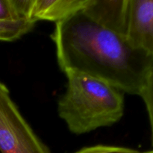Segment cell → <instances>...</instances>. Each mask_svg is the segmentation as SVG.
Wrapping results in <instances>:
<instances>
[{"label":"cell","instance_id":"cell-7","mask_svg":"<svg viewBox=\"0 0 153 153\" xmlns=\"http://www.w3.org/2000/svg\"><path fill=\"white\" fill-rule=\"evenodd\" d=\"M36 22L30 19L0 21V42H13L32 31Z\"/></svg>","mask_w":153,"mask_h":153},{"label":"cell","instance_id":"cell-5","mask_svg":"<svg viewBox=\"0 0 153 153\" xmlns=\"http://www.w3.org/2000/svg\"><path fill=\"white\" fill-rule=\"evenodd\" d=\"M22 19L61 22L84 10L88 0H16Z\"/></svg>","mask_w":153,"mask_h":153},{"label":"cell","instance_id":"cell-3","mask_svg":"<svg viewBox=\"0 0 153 153\" xmlns=\"http://www.w3.org/2000/svg\"><path fill=\"white\" fill-rule=\"evenodd\" d=\"M0 152L1 153H51L27 123L0 81Z\"/></svg>","mask_w":153,"mask_h":153},{"label":"cell","instance_id":"cell-9","mask_svg":"<svg viewBox=\"0 0 153 153\" xmlns=\"http://www.w3.org/2000/svg\"><path fill=\"white\" fill-rule=\"evenodd\" d=\"M22 19L16 0H0V21Z\"/></svg>","mask_w":153,"mask_h":153},{"label":"cell","instance_id":"cell-10","mask_svg":"<svg viewBox=\"0 0 153 153\" xmlns=\"http://www.w3.org/2000/svg\"><path fill=\"white\" fill-rule=\"evenodd\" d=\"M75 153H143L134 149L120 146H111L97 145V146L85 147ZM145 153V152H143Z\"/></svg>","mask_w":153,"mask_h":153},{"label":"cell","instance_id":"cell-6","mask_svg":"<svg viewBox=\"0 0 153 153\" xmlns=\"http://www.w3.org/2000/svg\"><path fill=\"white\" fill-rule=\"evenodd\" d=\"M128 3V0H88L82 11L97 23L125 36Z\"/></svg>","mask_w":153,"mask_h":153},{"label":"cell","instance_id":"cell-1","mask_svg":"<svg viewBox=\"0 0 153 153\" xmlns=\"http://www.w3.org/2000/svg\"><path fill=\"white\" fill-rule=\"evenodd\" d=\"M51 38L63 72L76 70L140 96L153 68V55L133 46L82 10L55 23Z\"/></svg>","mask_w":153,"mask_h":153},{"label":"cell","instance_id":"cell-8","mask_svg":"<svg viewBox=\"0 0 153 153\" xmlns=\"http://www.w3.org/2000/svg\"><path fill=\"white\" fill-rule=\"evenodd\" d=\"M140 97H141L146 105V110L149 115L152 133V144L153 146V68L148 78L146 85L140 93Z\"/></svg>","mask_w":153,"mask_h":153},{"label":"cell","instance_id":"cell-2","mask_svg":"<svg viewBox=\"0 0 153 153\" xmlns=\"http://www.w3.org/2000/svg\"><path fill=\"white\" fill-rule=\"evenodd\" d=\"M64 73L67 87L58 100V112L72 133L85 134L120 120L124 114L123 92L83 73Z\"/></svg>","mask_w":153,"mask_h":153},{"label":"cell","instance_id":"cell-11","mask_svg":"<svg viewBox=\"0 0 153 153\" xmlns=\"http://www.w3.org/2000/svg\"><path fill=\"white\" fill-rule=\"evenodd\" d=\"M145 153H153V149L151 151H148V152H146Z\"/></svg>","mask_w":153,"mask_h":153},{"label":"cell","instance_id":"cell-4","mask_svg":"<svg viewBox=\"0 0 153 153\" xmlns=\"http://www.w3.org/2000/svg\"><path fill=\"white\" fill-rule=\"evenodd\" d=\"M126 37L153 55V0H128Z\"/></svg>","mask_w":153,"mask_h":153}]
</instances>
